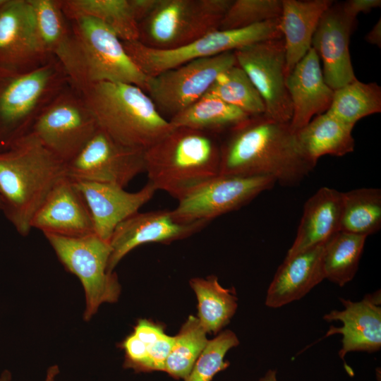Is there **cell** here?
<instances>
[{"label": "cell", "instance_id": "cell-1", "mask_svg": "<svg viewBox=\"0 0 381 381\" xmlns=\"http://www.w3.org/2000/svg\"><path fill=\"white\" fill-rule=\"evenodd\" d=\"M219 174L268 176L282 186L299 184L315 167L288 123L265 114L250 116L220 136Z\"/></svg>", "mask_w": 381, "mask_h": 381}, {"label": "cell", "instance_id": "cell-2", "mask_svg": "<svg viewBox=\"0 0 381 381\" xmlns=\"http://www.w3.org/2000/svg\"><path fill=\"white\" fill-rule=\"evenodd\" d=\"M65 176L66 163L32 133L0 152L1 210L20 235H28L35 213Z\"/></svg>", "mask_w": 381, "mask_h": 381}, {"label": "cell", "instance_id": "cell-3", "mask_svg": "<svg viewBox=\"0 0 381 381\" xmlns=\"http://www.w3.org/2000/svg\"><path fill=\"white\" fill-rule=\"evenodd\" d=\"M220 159V136L186 127L173 128L144 150L148 181L178 201L219 175Z\"/></svg>", "mask_w": 381, "mask_h": 381}, {"label": "cell", "instance_id": "cell-4", "mask_svg": "<svg viewBox=\"0 0 381 381\" xmlns=\"http://www.w3.org/2000/svg\"><path fill=\"white\" fill-rule=\"evenodd\" d=\"M80 92L98 127L122 145L145 150L173 129L138 86L101 82Z\"/></svg>", "mask_w": 381, "mask_h": 381}, {"label": "cell", "instance_id": "cell-5", "mask_svg": "<svg viewBox=\"0 0 381 381\" xmlns=\"http://www.w3.org/2000/svg\"><path fill=\"white\" fill-rule=\"evenodd\" d=\"M70 80L55 59L29 72L0 74V146L30 133L44 108Z\"/></svg>", "mask_w": 381, "mask_h": 381}, {"label": "cell", "instance_id": "cell-6", "mask_svg": "<svg viewBox=\"0 0 381 381\" xmlns=\"http://www.w3.org/2000/svg\"><path fill=\"white\" fill-rule=\"evenodd\" d=\"M232 0H156L138 25V41L171 49L219 30Z\"/></svg>", "mask_w": 381, "mask_h": 381}, {"label": "cell", "instance_id": "cell-7", "mask_svg": "<svg viewBox=\"0 0 381 381\" xmlns=\"http://www.w3.org/2000/svg\"><path fill=\"white\" fill-rule=\"evenodd\" d=\"M282 37L278 18L241 29L217 30L190 43L171 49L150 48L138 40L122 42L138 68L145 75L153 76L196 59Z\"/></svg>", "mask_w": 381, "mask_h": 381}, {"label": "cell", "instance_id": "cell-8", "mask_svg": "<svg viewBox=\"0 0 381 381\" xmlns=\"http://www.w3.org/2000/svg\"><path fill=\"white\" fill-rule=\"evenodd\" d=\"M65 269L80 281L85 291L83 318L89 321L104 303H115L121 286L108 271L111 253L109 242L92 234L79 237L44 235Z\"/></svg>", "mask_w": 381, "mask_h": 381}, {"label": "cell", "instance_id": "cell-9", "mask_svg": "<svg viewBox=\"0 0 381 381\" xmlns=\"http://www.w3.org/2000/svg\"><path fill=\"white\" fill-rule=\"evenodd\" d=\"M68 20L82 61L84 87L101 82H113L133 84L145 90L149 76L138 68L122 41L111 30L87 16Z\"/></svg>", "mask_w": 381, "mask_h": 381}, {"label": "cell", "instance_id": "cell-10", "mask_svg": "<svg viewBox=\"0 0 381 381\" xmlns=\"http://www.w3.org/2000/svg\"><path fill=\"white\" fill-rule=\"evenodd\" d=\"M98 128L81 92L70 84L41 112L30 133L66 164Z\"/></svg>", "mask_w": 381, "mask_h": 381}, {"label": "cell", "instance_id": "cell-11", "mask_svg": "<svg viewBox=\"0 0 381 381\" xmlns=\"http://www.w3.org/2000/svg\"><path fill=\"white\" fill-rule=\"evenodd\" d=\"M235 64L234 52L196 59L149 76L145 91L162 116L171 117L200 99L221 72Z\"/></svg>", "mask_w": 381, "mask_h": 381}, {"label": "cell", "instance_id": "cell-12", "mask_svg": "<svg viewBox=\"0 0 381 381\" xmlns=\"http://www.w3.org/2000/svg\"><path fill=\"white\" fill-rule=\"evenodd\" d=\"M276 181L268 176L219 174L189 192L175 209V219L182 222H211L246 205Z\"/></svg>", "mask_w": 381, "mask_h": 381}, {"label": "cell", "instance_id": "cell-13", "mask_svg": "<svg viewBox=\"0 0 381 381\" xmlns=\"http://www.w3.org/2000/svg\"><path fill=\"white\" fill-rule=\"evenodd\" d=\"M236 64L247 74L265 106V115L290 123L292 106L286 85L283 38L262 41L234 51Z\"/></svg>", "mask_w": 381, "mask_h": 381}, {"label": "cell", "instance_id": "cell-14", "mask_svg": "<svg viewBox=\"0 0 381 381\" xmlns=\"http://www.w3.org/2000/svg\"><path fill=\"white\" fill-rule=\"evenodd\" d=\"M144 171V150L121 144L99 128L78 155L66 164V176L73 181L123 188Z\"/></svg>", "mask_w": 381, "mask_h": 381}, {"label": "cell", "instance_id": "cell-15", "mask_svg": "<svg viewBox=\"0 0 381 381\" xmlns=\"http://www.w3.org/2000/svg\"><path fill=\"white\" fill-rule=\"evenodd\" d=\"M52 59L41 46L29 0H6L0 8V74L29 72Z\"/></svg>", "mask_w": 381, "mask_h": 381}, {"label": "cell", "instance_id": "cell-16", "mask_svg": "<svg viewBox=\"0 0 381 381\" xmlns=\"http://www.w3.org/2000/svg\"><path fill=\"white\" fill-rule=\"evenodd\" d=\"M210 222H182L171 210L138 212L121 222L109 240L111 253L108 271L112 272L130 251L148 243H169L186 238L203 229Z\"/></svg>", "mask_w": 381, "mask_h": 381}, {"label": "cell", "instance_id": "cell-17", "mask_svg": "<svg viewBox=\"0 0 381 381\" xmlns=\"http://www.w3.org/2000/svg\"><path fill=\"white\" fill-rule=\"evenodd\" d=\"M356 20L344 13L341 4L334 3L322 16L312 39L325 81L334 90L356 78L349 52Z\"/></svg>", "mask_w": 381, "mask_h": 381}, {"label": "cell", "instance_id": "cell-18", "mask_svg": "<svg viewBox=\"0 0 381 381\" xmlns=\"http://www.w3.org/2000/svg\"><path fill=\"white\" fill-rule=\"evenodd\" d=\"M73 182L88 207L95 234L109 243L116 227L138 212L157 191L150 181L135 192H128L123 187L109 183Z\"/></svg>", "mask_w": 381, "mask_h": 381}, {"label": "cell", "instance_id": "cell-19", "mask_svg": "<svg viewBox=\"0 0 381 381\" xmlns=\"http://www.w3.org/2000/svg\"><path fill=\"white\" fill-rule=\"evenodd\" d=\"M31 229L44 235L79 237L95 234L92 217L73 180L61 178L35 213Z\"/></svg>", "mask_w": 381, "mask_h": 381}, {"label": "cell", "instance_id": "cell-20", "mask_svg": "<svg viewBox=\"0 0 381 381\" xmlns=\"http://www.w3.org/2000/svg\"><path fill=\"white\" fill-rule=\"evenodd\" d=\"M342 310H332L323 316L326 322L339 321L340 327L331 326L325 337L342 336L339 356L344 359L349 352L373 353L381 348L380 294H366L359 301L339 298Z\"/></svg>", "mask_w": 381, "mask_h": 381}, {"label": "cell", "instance_id": "cell-21", "mask_svg": "<svg viewBox=\"0 0 381 381\" xmlns=\"http://www.w3.org/2000/svg\"><path fill=\"white\" fill-rule=\"evenodd\" d=\"M37 35L44 52L57 60L71 84L81 90L85 83L82 61L68 19L61 0H29Z\"/></svg>", "mask_w": 381, "mask_h": 381}, {"label": "cell", "instance_id": "cell-22", "mask_svg": "<svg viewBox=\"0 0 381 381\" xmlns=\"http://www.w3.org/2000/svg\"><path fill=\"white\" fill-rule=\"evenodd\" d=\"M286 85L292 106L289 127L295 133L331 105L334 90L325 83L320 60L313 47L286 75Z\"/></svg>", "mask_w": 381, "mask_h": 381}, {"label": "cell", "instance_id": "cell-23", "mask_svg": "<svg viewBox=\"0 0 381 381\" xmlns=\"http://www.w3.org/2000/svg\"><path fill=\"white\" fill-rule=\"evenodd\" d=\"M324 245L285 257L267 289L266 306L278 308L300 300L325 279Z\"/></svg>", "mask_w": 381, "mask_h": 381}, {"label": "cell", "instance_id": "cell-24", "mask_svg": "<svg viewBox=\"0 0 381 381\" xmlns=\"http://www.w3.org/2000/svg\"><path fill=\"white\" fill-rule=\"evenodd\" d=\"M156 0H61L68 19L78 16L95 18L122 41L138 40V25Z\"/></svg>", "mask_w": 381, "mask_h": 381}, {"label": "cell", "instance_id": "cell-25", "mask_svg": "<svg viewBox=\"0 0 381 381\" xmlns=\"http://www.w3.org/2000/svg\"><path fill=\"white\" fill-rule=\"evenodd\" d=\"M342 192L322 187L306 202L293 244L286 257L325 244L340 231Z\"/></svg>", "mask_w": 381, "mask_h": 381}, {"label": "cell", "instance_id": "cell-26", "mask_svg": "<svg viewBox=\"0 0 381 381\" xmlns=\"http://www.w3.org/2000/svg\"><path fill=\"white\" fill-rule=\"evenodd\" d=\"M279 29L284 40L286 76L309 49L323 13L332 0H282Z\"/></svg>", "mask_w": 381, "mask_h": 381}, {"label": "cell", "instance_id": "cell-27", "mask_svg": "<svg viewBox=\"0 0 381 381\" xmlns=\"http://www.w3.org/2000/svg\"><path fill=\"white\" fill-rule=\"evenodd\" d=\"M353 128L326 111L313 118L296 135L303 155L315 167L322 156L342 157L354 150Z\"/></svg>", "mask_w": 381, "mask_h": 381}, {"label": "cell", "instance_id": "cell-28", "mask_svg": "<svg viewBox=\"0 0 381 381\" xmlns=\"http://www.w3.org/2000/svg\"><path fill=\"white\" fill-rule=\"evenodd\" d=\"M249 117L240 109L205 93L169 121L173 128L186 127L221 136Z\"/></svg>", "mask_w": 381, "mask_h": 381}, {"label": "cell", "instance_id": "cell-29", "mask_svg": "<svg viewBox=\"0 0 381 381\" xmlns=\"http://www.w3.org/2000/svg\"><path fill=\"white\" fill-rule=\"evenodd\" d=\"M190 285L197 297L200 325L207 333L219 332L236 311L238 298L235 291L221 286L214 275L193 278Z\"/></svg>", "mask_w": 381, "mask_h": 381}, {"label": "cell", "instance_id": "cell-30", "mask_svg": "<svg viewBox=\"0 0 381 381\" xmlns=\"http://www.w3.org/2000/svg\"><path fill=\"white\" fill-rule=\"evenodd\" d=\"M366 236L339 231L324 245L322 265L325 279L343 286L355 277Z\"/></svg>", "mask_w": 381, "mask_h": 381}, {"label": "cell", "instance_id": "cell-31", "mask_svg": "<svg viewBox=\"0 0 381 381\" xmlns=\"http://www.w3.org/2000/svg\"><path fill=\"white\" fill-rule=\"evenodd\" d=\"M380 228V189L362 188L342 193L340 231L367 237Z\"/></svg>", "mask_w": 381, "mask_h": 381}, {"label": "cell", "instance_id": "cell-32", "mask_svg": "<svg viewBox=\"0 0 381 381\" xmlns=\"http://www.w3.org/2000/svg\"><path fill=\"white\" fill-rule=\"evenodd\" d=\"M354 127L361 119L381 111V88L376 83H363L357 78L334 90L327 111Z\"/></svg>", "mask_w": 381, "mask_h": 381}, {"label": "cell", "instance_id": "cell-33", "mask_svg": "<svg viewBox=\"0 0 381 381\" xmlns=\"http://www.w3.org/2000/svg\"><path fill=\"white\" fill-rule=\"evenodd\" d=\"M206 93L240 109L250 116L265 114L262 98L247 74L237 64L221 72Z\"/></svg>", "mask_w": 381, "mask_h": 381}, {"label": "cell", "instance_id": "cell-34", "mask_svg": "<svg viewBox=\"0 0 381 381\" xmlns=\"http://www.w3.org/2000/svg\"><path fill=\"white\" fill-rule=\"evenodd\" d=\"M206 334L198 318L190 315L174 337L164 372L173 378L185 380L208 341Z\"/></svg>", "mask_w": 381, "mask_h": 381}, {"label": "cell", "instance_id": "cell-35", "mask_svg": "<svg viewBox=\"0 0 381 381\" xmlns=\"http://www.w3.org/2000/svg\"><path fill=\"white\" fill-rule=\"evenodd\" d=\"M282 10V0H232L219 30L241 29L278 19Z\"/></svg>", "mask_w": 381, "mask_h": 381}, {"label": "cell", "instance_id": "cell-36", "mask_svg": "<svg viewBox=\"0 0 381 381\" xmlns=\"http://www.w3.org/2000/svg\"><path fill=\"white\" fill-rule=\"evenodd\" d=\"M238 344L236 334L229 329L222 331L214 339L208 340L184 381H212L216 374L229 367V362L225 361L224 357Z\"/></svg>", "mask_w": 381, "mask_h": 381}, {"label": "cell", "instance_id": "cell-37", "mask_svg": "<svg viewBox=\"0 0 381 381\" xmlns=\"http://www.w3.org/2000/svg\"><path fill=\"white\" fill-rule=\"evenodd\" d=\"M344 13L349 18L356 20L361 13H368L381 6L380 0H349L340 3Z\"/></svg>", "mask_w": 381, "mask_h": 381}, {"label": "cell", "instance_id": "cell-38", "mask_svg": "<svg viewBox=\"0 0 381 381\" xmlns=\"http://www.w3.org/2000/svg\"><path fill=\"white\" fill-rule=\"evenodd\" d=\"M365 41L370 44L381 47V19L374 25L373 28L365 36Z\"/></svg>", "mask_w": 381, "mask_h": 381}, {"label": "cell", "instance_id": "cell-39", "mask_svg": "<svg viewBox=\"0 0 381 381\" xmlns=\"http://www.w3.org/2000/svg\"><path fill=\"white\" fill-rule=\"evenodd\" d=\"M59 373V367L55 365L49 368L44 381H54L56 376Z\"/></svg>", "mask_w": 381, "mask_h": 381}, {"label": "cell", "instance_id": "cell-40", "mask_svg": "<svg viewBox=\"0 0 381 381\" xmlns=\"http://www.w3.org/2000/svg\"><path fill=\"white\" fill-rule=\"evenodd\" d=\"M258 381H278L277 371L272 369L269 370Z\"/></svg>", "mask_w": 381, "mask_h": 381}, {"label": "cell", "instance_id": "cell-41", "mask_svg": "<svg viewBox=\"0 0 381 381\" xmlns=\"http://www.w3.org/2000/svg\"><path fill=\"white\" fill-rule=\"evenodd\" d=\"M11 373L8 370H4L0 376V381H11Z\"/></svg>", "mask_w": 381, "mask_h": 381}, {"label": "cell", "instance_id": "cell-42", "mask_svg": "<svg viewBox=\"0 0 381 381\" xmlns=\"http://www.w3.org/2000/svg\"><path fill=\"white\" fill-rule=\"evenodd\" d=\"M6 0H0V8L6 3Z\"/></svg>", "mask_w": 381, "mask_h": 381}, {"label": "cell", "instance_id": "cell-43", "mask_svg": "<svg viewBox=\"0 0 381 381\" xmlns=\"http://www.w3.org/2000/svg\"><path fill=\"white\" fill-rule=\"evenodd\" d=\"M0 210H1V196H0Z\"/></svg>", "mask_w": 381, "mask_h": 381}]
</instances>
